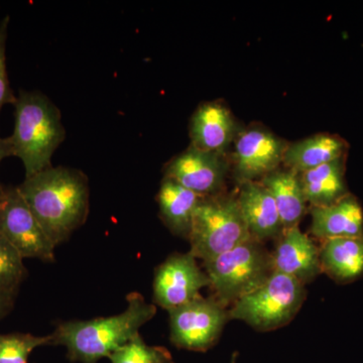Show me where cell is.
Returning <instances> with one entry per match:
<instances>
[{
	"label": "cell",
	"instance_id": "5b68a950",
	"mask_svg": "<svg viewBox=\"0 0 363 363\" xmlns=\"http://www.w3.org/2000/svg\"><path fill=\"white\" fill-rule=\"evenodd\" d=\"M252 238L234 197H202L196 208L189 242L190 252L202 262H210Z\"/></svg>",
	"mask_w": 363,
	"mask_h": 363
},
{
	"label": "cell",
	"instance_id": "44dd1931",
	"mask_svg": "<svg viewBox=\"0 0 363 363\" xmlns=\"http://www.w3.org/2000/svg\"><path fill=\"white\" fill-rule=\"evenodd\" d=\"M52 345L51 334L35 336L28 333L0 334V363H28L35 348Z\"/></svg>",
	"mask_w": 363,
	"mask_h": 363
},
{
	"label": "cell",
	"instance_id": "d6986e66",
	"mask_svg": "<svg viewBox=\"0 0 363 363\" xmlns=\"http://www.w3.org/2000/svg\"><path fill=\"white\" fill-rule=\"evenodd\" d=\"M260 183L274 197L284 230L298 226L305 215L307 201L297 172L274 171L264 177Z\"/></svg>",
	"mask_w": 363,
	"mask_h": 363
},
{
	"label": "cell",
	"instance_id": "cb8c5ba5",
	"mask_svg": "<svg viewBox=\"0 0 363 363\" xmlns=\"http://www.w3.org/2000/svg\"><path fill=\"white\" fill-rule=\"evenodd\" d=\"M9 16H7L0 23V111L4 105L14 104L16 96L9 83L6 68V40L9 33Z\"/></svg>",
	"mask_w": 363,
	"mask_h": 363
},
{
	"label": "cell",
	"instance_id": "7c38bea8",
	"mask_svg": "<svg viewBox=\"0 0 363 363\" xmlns=\"http://www.w3.org/2000/svg\"><path fill=\"white\" fill-rule=\"evenodd\" d=\"M272 260L274 272L292 277L305 286L322 274L320 247L298 226L283 230Z\"/></svg>",
	"mask_w": 363,
	"mask_h": 363
},
{
	"label": "cell",
	"instance_id": "e0dca14e",
	"mask_svg": "<svg viewBox=\"0 0 363 363\" xmlns=\"http://www.w3.org/2000/svg\"><path fill=\"white\" fill-rule=\"evenodd\" d=\"M347 150L348 143L340 136L321 133L288 145L283 162L290 169L302 174L322 164L344 159Z\"/></svg>",
	"mask_w": 363,
	"mask_h": 363
},
{
	"label": "cell",
	"instance_id": "ba28073f",
	"mask_svg": "<svg viewBox=\"0 0 363 363\" xmlns=\"http://www.w3.org/2000/svg\"><path fill=\"white\" fill-rule=\"evenodd\" d=\"M0 235L23 257L45 262L55 260L56 245L26 204L18 187L0 186Z\"/></svg>",
	"mask_w": 363,
	"mask_h": 363
},
{
	"label": "cell",
	"instance_id": "603a6c76",
	"mask_svg": "<svg viewBox=\"0 0 363 363\" xmlns=\"http://www.w3.org/2000/svg\"><path fill=\"white\" fill-rule=\"evenodd\" d=\"M108 358L111 363H174L167 348L147 345L140 334Z\"/></svg>",
	"mask_w": 363,
	"mask_h": 363
},
{
	"label": "cell",
	"instance_id": "d4e9b609",
	"mask_svg": "<svg viewBox=\"0 0 363 363\" xmlns=\"http://www.w3.org/2000/svg\"><path fill=\"white\" fill-rule=\"evenodd\" d=\"M16 295L0 291V320L6 317L14 307Z\"/></svg>",
	"mask_w": 363,
	"mask_h": 363
},
{
	"label": "cell",
	"instance_id": "9c48e42d",
	"mask_svg": "<svg viewBox=\"0 0 363 363\" xmlns=\"http://www.w3.org/2000/svg\"><path fill=\"white\" fill-rule=\"evenodd\" d=\"M209 286L206 272L192 253H175L155 272L154 302L169 311L199 297L200 291Z\"/></svg>",
	"mask_w": 363,
	"mask_h": 363
},
{
	"label": "cell",
	"instance_id": "9a60e30c",
	"mask_svg": "<svg viewBox=\"0 0 363 363\" xmlns=\"http://www.w3.org/2000/svg\"><path fill=\"white\" fill-rule=\"evenodd\" d=\"M234 130L235 123L226 107L218 102L203 104L191 118V145L222 154L233 140Z\"/></svg>",
	"mask_w": 363,
	"mask_h": 363
},
{
	"label": "cell",
	"instance_id": "2e32d148",
	"mask_svg": "<svg viewBox=\"0 0 363 363\" xmlns=\"http://www.w3.org/2000/svg\"><path fill=\"white\" fill-rule=\"evenodd\" d=\"M322 272L339 284H348L363 276V236L333 238L320 247Z\"/></svg>",
	"mask_w": 363,
	"mask_h": 363
},
{
	"label": "cell",
	"instance_id": "83f0119b",
	"mask_svg": "<svg viewBox=\"0 0 363 363\" xmlns=\"http://www.w3.org/2000/svg\"><path fill=\"white\" fill-rule=\"evenodd\" d=\"M0 203H1V196H0Z\"/></svg>",
	"mask_w": 363,
	"mask_h": 363
},
{
	"label": "cell",
	"instance_id": "277c9868",
	"mask_svg": "<svg viewBox=\"0 0 363 363\" xmlns=\"http://www.w3.org/2000/svg\"><path fill=\"white\" fill-rule=\"evenodd\" d=\"M203 267L212 297L226 308L257 290L274 272L272 253L255 238L203 262Z\"/></svg>",
	"mask_w": 363,
	"mask_h": 363
},
{
	"label": "cell",
	"instance_id": "4fadbf2b",
	"mask_svg": "<svg viewBox=\"0 0 363 363\" xmlns=\"http://www.w3.org/2000/svg\"><path fill=\"white\" fill-rule=\"evenodd\" d=\"M236 200L252 238L260 242L278 240L284 230L281 217L274 197L260 182L241 184Z\"/></svg>",
	"mask_w": 363,
	"mask_h": 363
},
{
	"label": "cell",
	"instance_id": "5bb4252c",
	"mask_svg": "<svg viewBox=\"0 0 363 363\" xmlns=\"http://www.w3.org/2000/svg\"><path fill=\"white\" fill-rule=\"evenodd\" d=\"M310 212L312 216L310 231L318 240L363 236L362 206L350 193L329 206L311 207Z\"/></svg>",
	"mask_w": 363,
	"mask_h": 363
},
{
	"label": "cell",
	"instance_id": "8fae6325",
	"mask_svg": "<svg viewBox=\"0 0 363 363\" xmlns=\"http://www.w3.org/2000/svg\"><path fill=\"white\" fill-rule=\"evenodd\" d=\"M288 147L269 131L252 128L243 131L235 145V175L240 183L255 182L276 171Z\"/></svg>",
	"mask_w": 363,
	"mask_h": 363
},
{
	"label": "cell",
	"instance_id": "8992f818",
	"mask_svg": "<svg viewBox=\"0 0 363 363\" xmlns=\"http://www.w3.org/2000/svg\"><path fill=\"white\" fill-rule=\"evenodd\" d=\"M305 298V285L274 272L266 283L229 308V317L245 322L255 330L272 331L290 323Z\"/></svg>",
	"mask_w": 363,
	"mask_h": 363
},
{
	"label": "cell",
	"instance_id": "ac0fdd59",
	"mask_svg": "<svg viewBox=\"0 0 363 363\" xmlns=\"http://www.w3.org/2000/svg\"><path fill=\"white\" fill-rule=\"evenodd\" d=\"M202 197L169 178H164L157 196L160 217L176 235L189 240L193 217Z\"/></svg>",
	"mask_w": 363,
	"mask_h": 363
},
{
	"label": "cell",
	"instance_id": "7402d4cb",
	"mask_svg": "<svg viewBox=\"0 0 363 363\" xmlns=\"http://www.w3.org/2000/svg\"><path fill=\"white\" fill-rule=\"evenodd\" d=\"M28 276L23 257L0 235V291L18 295V289Z\"/></svg>",
	"mask_w": 363,
	"mask_h": 363
},
{
	"label": "cell",
	"instance_id": "484cf974",
	"mask_svg": "<svg viewBox=\"0 0 363 363\" xmlns=\"http://www.w3.org/2000/svg\"><path fill=\"white\" fill-rule=\"evenodd\" d=\"M9 157H13V149L11 140H9V138H0V162L2 160Z\"/></svg>",
	"mask_w": 363,
	"mask_h": 363
},
{
	"label": "cell",
	"instance_id": "3957f363",
	"mask_svg": "<svg viewBox=\"0 0 363 363\" xmlns=\"http://www.w3.org/2000/svg\"><path fill=\"white\" fill-rule=\"evenodd\" d=\"M13 105L14 130L9 140L26 178L52 167V155L65 140L66 130L61 111L43 93L21 90Z\"/></svg>",
	"mask_w": 363,
	"mask_h": 363
},
{
	"label": "cell",
	"instance_id": "52a82bcc",
	"mask_svg": "<svg viewBox=\"0 0 363 363\" xmlns=\"http://www.w3.org/2000/svg\"><path fill=\"white\" fill-rule=\"evenodd\" d=\"M169 340L181 350L206 352L218 342L229 311L216 298L199 296L169 310Z\"/></svg>",
	"mask_w": 363,
	"mask_h": 363
},
{
	"label": "cell",
	"instance_id": "30bf717a",
	"mask_svg": "<svg viewBox=\"0 0 363 363\" xmlns=\"http://www.w3.org/2000/svg\"><path fill=\"white\" fill-rule=\"evenodd\" d=\"M225 175L226 164L222 154L192 145L164 167V178L177 182L200 197L218 195Z\"/></svg>",
	"mask_w": 363,
	"mask_h": 363
},
{
	"label": "cell",
	"instance_id": "7a4b0ae2",
	"mask_svg": "<svg viewBox=\"0 0 363 363\" xmlns=\"http://www.w3.org/2000/svg\"><path fill=\"white\" fill-rule=\"evenodd\" d=\"M126 300L128 307L121 314L61 322L51 334L52 345L65 346L72 362L98 363L108 358L136 337L157 313L156 306L149 304L140 293L130 294Z\"/></svg>",
	"mask_w": 363,
	"mask_h": 363
},
{
	"label": "cell",
	"instance_id": "4316f807",
	"mask_svg": "<svg viewBox=\"0 0 363 363\" xmlns=\"http://www.w3.org/2000/svg\"><path fill=\"white\" fill-rule=\"evenodd\" d=\"M238 353L233 352V357H231L230 363H236V362H238Z\"/></svg>",
	"mask_w": 363,
	"mask_h": 363
},
{
	"label": "cell",
	"instance_id": "6da1fadb",
	"mask_svg": "<svg viewBox=\"0 0 363 363\" xmlns=\"http://www.w3.org/2000/svg\"><path fill=\"white\" fill-rule=\"evenodd\" d=\"M18 189L56 247L87 220L89 180L81 169L51 167L26 177Z\"/></svg>",
	"mask_w": 363,
	"mask_h": 363
},
{
	"label": "cell",
	"instance_id": "ffe728a7",
	"mask_svg": "<svg viewBox=\"0 0 363 363\" xmlns=\"http://www.w3.org/2000/svg\"><path fill=\"white\" fill-rule=\"evenodd\" d=\"M300 180L306 201L311 207L329 206L350 193L345 182V157L304 172Z\"/></svg>",
	"mask_w": 363,
	"mask_h": 363
}]
</instances>
